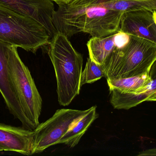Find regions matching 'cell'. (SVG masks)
I'll use <instances>...</instances> for the list:
<instances>
[{
    "mask_svg": "<svg viewBox=\"0 0 156 156\" xmlns=\"http://www.w3.org/2000/svg\"><path fill=\"white\" fill-rule=\"evenodd\" d=\"M115 0H71L58 5L53 15L57 32L68 38L83 32L102 37L120 30L123 12L113 9Z\"/></svg>",
    "mask_w": 156,
    "mask_h": 156,
    "instance_id": "obj_1",
    "label": "cell"
},
{
    "mask_svg": "<svg viewBox=\"0 0 156 156\" xmlns=\"http://www.w3.org/2000/svg\"><path fill=\"white\" fill-rule=\"evenodd\" d=\"M48 46L56 78L58 103L67 106L80 94L83 58L59 32L54 35Z\"/></svg>",
    "mask_w": 156,
    "mask_h": 156,
    "instance_id": "obj_2",
    "label": "cell"
},
{
    "mask_svg": "<svg viewBox=\"0 0 156 156\" xmlns=\"http://www.w3.org/2000/svg\"><path fill=\"white\" fill-rule=\"evenodd\" d=\"M156 59V44L130 35L128 43L115 49L103 66L106 79H117L148 73Z\"/></svg>",
    "mask_w": 156,
    "mask_h": 156,
    "instance_id": "obj_3",
    "label": "cell"
},
{
    "mask_svg": "<svg viewBox=\"0 0 156 156\" xmlns=\"http://www.w3.org/2000/svg\"><path fill=\"white\" fill-rule=\"evenodd\" d=\"M48 31L35 20L0 5V40L35 53L48 45Z\"/></svg>",
    "mask_w": 156,
    "mask_h": 156,
    "instance_id": "obj_4",
    "label": "cell"
},
{
    "mask_svg": "<svg viewBox=\"0 0 156 156\" xmlns=\"http://www.w3.org/2000/svg\"><path fill=\"white\" fill-rule=\"evenodd\" d=\"M17 47L10 45L8 63L15 90L32 131L39 125L42 99L28 67L19 57Z\"/></svg>",
    "mask_w": 156,
    "mask_h": 156,
    "instance_id": "obj_5",
    "label": "cell"
},
{
    "mask_svg": "<svg viewBox=\"0 0 156 156\" xmlns=\"http://www.w3.org/2000/svg\"><path fill=\"white\" fill-rule=\"evenodd\" d=\"M89 111L62 109L57 110L50 119L39 124L34 130L33 154L42 153L58 144L69 129Z\"/></svg>",
    "mask_w": 156,
    "mask_h": 156,
    "instance_id": "obj_6",
    "label": "cell"
},
{
    "mask_svg": "<svg viewBox=\"0 0 156 156\" xmlns=\"http://www.w3.org/2000/svg\"><path fill=\"white\" fill-rule=\"evenodd\" d=\"M0 5L35 20L47 30L51 38L57 32L53 23L55 5L51 0H0Z\"/></svg>",
    "mask_w": 156,
    "mask_h": 156,
    "instance_id": "obj_7",
    "label": "cell"
},
{
    "mask_svg": "<svg viewBox=\"0 0 156 156\" xmlns=\"http://www.w3.org/2000/svg\"><path fill=\"white\" fill-rule=\"evenodd\" d=\"M10 45L0 40V93L10 113L20 121L23 128L32 131L16 93L11 78L8 63Z\"/></svg>",
    "mask_w": 156,
    "mask_h": 156,
    "instance_id": "obj_8",
    "label": "cell"
},
{
    "mask_svg": "<svg viewBox=\"0 0 156 156\" xmlns=\"http://www.w3.org/2000/svg\"><path fill=\"white\" fill-rule=\"evenodd\" d=\"M120 30L156 44V24L153 11L137 9L124 12Z\"/></svg>",
    "mask_w": 156,
    "mask_h": 156,
    "instance_id": "obj_9",
    "label": "cell"
},
{
    "mask_svg": "<svg viewBox=\"0 0 156 156\" xmlns=\"http://www.w3.org/2000/svg\"><path fill=\"white\" fill-rule=\"evenodd\" d=\"M34 131L0 123V150L32 155Z\"/></svg>",
    "mask_w": 156,
    "mask_h": 156,
    "instance_id": "obj_10",
    "label": "cell"
},
{
    "mask_svg": "<svg viewBox=\"0 0 156 156\" xmlns=\"http://www.w3.org/2000/svg\"><path fill=\"white\" fill-rule=\"evenodd\" d=\"M127 42V37L120 30L107 36L92 37L87 44L89 57L103 67L111 53Z\"/></svg>",
    "mask_w": 156,
    "mask_h": 156,
    "instance_id": "obj_11",
    "label": "cell"
},
{
    "mask_svg": "<svg viewBox=\"0 0 156 156\" xmlns=\"http://www.w3.org/2000/svg\"><path fill=\"white\" fill-rule=\"evenodd\" d=\"M98 117L96 106L90 108L88 112L69 129L58 144H64L71 148L76 147L91 125Z\"/></svg>",
    "mask_w": 156,
    "mask_h": 156,
    "instance_id": "obj_12",
    "label": "cell"
},
{
    "mask_svg": "<svg viewBox=\"0 0 156 156\" xmlns=\"http://www.w3.org/2000/svg\"><path fill=\"white\" fill-rule=\"evenodd\" d=\"M105 75L103 67L95 63L90 58H88L85 68L82 72L81 86L94 83L105 77Z\"/></svg>",
    "mask_w": 156,
    "mask_h": 156,
    "instance_id": "obj_13",
    "label": "cell"
},
{
    "mask_svg": "<svg viewBox=\"0 0 156 156\" xmlns=\"http://www.w3.org/2000/svg\"><path fill=\"white\" fill-rule=\"evenodd\" d=\"M113 9L124 12L137 9L156 11V0L131 1L115 0Z\"/></svg>",
    "mask_w": 156,
    "mask_h": 156,
    "instance_id": "obj_14",
    "label": "cell"
},
{
    "mask_svg": "<svg viewBox=\"0 0 156 156\" xmlns=\"http://www.w3.org/2000/svg\"><path fill=\"white\" fill-rule=\"evenodd\" d=\"M53 2H55L58 5H60L66 4L69 2L71 0H51Z\"/></svg>",
    "mask_w": 156,
    "mask_h": 156,
    "instance_id": "obj_15",
    "label": "cell"
},
{
    "mask_svg": "<svg viewBox=\"0 0 156 156\" xmlns=\"http://www.w3.org/2000/svg\"><path fill=\"white\" fill-rule=\"evenodd\" d=\"M146 101H156V91L147 99Z\"/></svg>",
    "mask_w": 156,
    "mask_h": 156,
    "instance_id": "obj_16",
    "label": "cell"
},
{
    "mask_svg": "<svg viewBox=\"0 0 156 156\" xmlns=\"http://www.w3.org/2000/svg\"><path fill=\"white\" fill-rule=\"evenodd\" d=\"M153 13H154V19L156 24V11H153Z\"/></svg>",
    "mask_w": 156,
    "mask_h": 156,
    "instance_id": "obj_17",
    "label": "cell"
},
{
    "mask_svg": "<svg viewBox=\"0 0 156 156\" xmlns=\"http://www.w3.org/2000/svg\"><path fill=\"white\" fill-rule=\"evenodd\" d=\"M124 1H144V0H124Z\"/></svg>",
    "mask_w": 156,
    "mask_h": 156,
    "instance_id": "obj_18",
    "label": "cell"
},
{
    "mask_svg": "<svg viewBox=\"0 0 156 156\" xmlns=\"http://www.w3.org/2000/svg\"><path fill=\"white\" fill-rule=\"evenodd\" d=\"M1 151H1V150H0V152H1Z\"/></svg>",
    "mask_w": 156,
    "mask_h": 156,
    "instance_id": "obj_19",
    "label": "cell"
}]
</instances>
